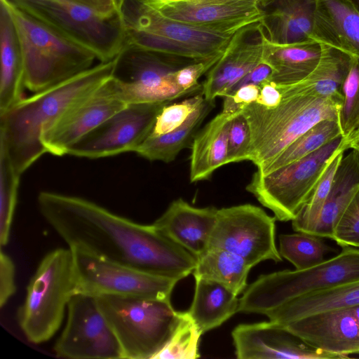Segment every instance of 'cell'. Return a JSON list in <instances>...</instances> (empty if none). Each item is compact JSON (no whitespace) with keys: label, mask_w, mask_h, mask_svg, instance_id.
Instances as JSON below:
<instances>
[{"label":"cell","mask_w":359,"mask_h":359,"mask_svg":"<svg viewBox=\"0 0 359 359\" xmlns=\"http://www.w3.org/2000/svg\"><path fill=\"white\" fill-rule=\"evenodd\" d=\"M37 203L69 248L178 280L196 266L195 256L153 224H138L87 199L52 191L40 192Z\"/></svg>","instance_id":"6da1fadb"},{"label":"cell","mask_w":359,"mask_h":359,"mask_svg":"<svg viewBox=\"0 0 359 359\" xmlns=\"http://www.w3.org/2000/svg\"><path fill=\"white\" fill-rule=\"evenodd\" d=\"M116 57L24 97L0 114V148L22 175L43 154V135L70 109L114 74Z\"/></svg>","instance_id":"7a4b0ae2"},{"label":"cell","mask_w":359,"mask_h":359,"mask_svg":"<svg viewBox=\"0 0 359 359\" xmlns=\"http://www.w3.org/2000/svg\"><path fill=\"white\" fill-rule=\"evenodd\" d=\"M120 13L126 44L188 60L222 56L236 33L175 20L142 0H125Z\"/></svg>","instance_id":"3957f363"},{"label":"cell","mask_w":359,"mask_h":359,"mask_svg":"<svg viewBox=\"0 0 359 359\" xmlns=\"http://www.w3.org/2000/svg\"><path fill=\"white\" fill-rule=\"evenodd\" d=\"M341 104L332 98L285 95L275 107L246 106L242 113L250 131L247 161L263 168L317 123L338 119Z\"/></svg>","instance_id":"277c9868"},{"label":"cell","mask_w":359,"mask_h":359,"mask_svg":"<svg viewBox=\"0 0 359 359\" xmlns=\"http://www.w3.org/2000/svg\"><path fill=\"white\" fill-rule=\"evenodd\" d=\"M13 21L22 53L25 86L36 93L89 68L96 59L90 51L57 34L9 0H0Z\"/></svg>","instance_id":"5b68a950"},{"label":"cell","mask_w":359,"mask_h":359,"mask_svg":"<svg viewBox=\"0 0 359 359\" xmlns=\"http://www.w3.org/2000/svg\"><path fill=\"white\" fill-rule=\"evenodd\" d=\"M77 294L74 258L70 248H57L39 262L27 287L17 319L28 341L41 344L59 330L65 309Z\"/></svg>","instance_id":"8992f818"},{"label":"cell","mask_w":359,"mask_h":359,"mask_svg":"<svg viewBox=\"0 0 359 359\" xmlns=\"http://www.w3.org/2000/svg\"><path fill=\"white\" fill-rule=\"evenodd\" d=\"M98 306L114 331L124 359H154L180 319L170 300L100 295Z\"/></svg>","instance_id":"52a82bcc"},{"label":"cell","mask_w":359,"mask_h":359,"mask_svg":"<svg viewBox=\"0 0 359 359\" xmlns=\"http://www.w3.org/2000/svg\"><path fill=\"white\" fill-rule=\"evenodd\" d=\"M359 280V248L344 247L337 256L303 270L261 275L239 299V312L264 315L303 294Z\"/></svg>","instance_id":"ba28073f"},{"label":"cell","mask_w":359,"mask_h":359,"mask_svg":"<svg viewBox=\"0 0 359 359\" xmlns=\"http://www.w3.org/2000/svg\"><path fill=\"white\" fill-rule=\"evenodd\" d=\"M11 2L65 39L90 51L100 62L114 59L126 44V27L121 13L104 18L72 0Z\"/></svg>","instance_id":"9c48e42d"},{"label":"cell","mask_w":359,"mask_h":359,"mask_svg":"<svg viewBox=\"0 0 359 359\" xmlns=\"http://www.w3.org/2000/svg\"><path fill=\"white\" fill-rule=\"evenodd\" d=\"M345 142L341 135L306 156L266 175L256 171L246 190L271 210L276 219L292 221L310 196L331 157Z\"/></svg>","instance_id":"30bf717a"},{"label":"cell","mask_w":359,"mask_h":359,"mask_svg":"<svg viewBox=\"0 0 359 359\" xmlns=\"http://www.w3.org/2000/svg\"><path fill=\"white\" fill-rule=\"evenodd\" d=\"M193 62L125 44L116 57L115 92L126 104L172 102L194 95L181 89L175 72Z\"/></svg>","instance_id":"8fae6325"},{"label":"cell","mask_w":359,"mask_h":359,"mask_svg":"<svg viewBox=\"0 0 359 359\" xmlns=\"http://www.w3.org/2000/svg\"><path fill=\"white\" fill-rule=\"evenodd\" d=\"M71 250L77 293L95 297L117 295L170 300L172 292L179 281L109 261L79 249Z\"/></svg>","instance_id":"7c38bea8"},{"label":"cell","mask_w":359,"mask_h":359,"mask_svg":"<svg viewBox=\"0 0 359 359\" xmlns=\"http://www.w3.org/2000/svg\"><path fill=\"white\" fill-rule=\"evenodd\" d=\"M275 221V217L252 204L218 209L209 248L236 254L252 266L264 260L281 262Z\"/></svg>","instance_id":"4fadbf2b"},{"label":"cell","mask_w":359,"mask_h":359,"mask_svg":"<svg viewBox=\"0 0 359 359\" xmlns=\"http://www.w3.org/2000/svg\"><path fill=\"white\" fill-rule=\"evenodd\" d=\"M54 351L72 359H123L120 344L101 311L96 297L74 294L67 306V320Z\"/></svg>","instance_id":"5bb4252c"},{"label":"cell","mask_w":359,"mask_h":359,"mask_svg":"<svg viewBox=\"0 0 359 359\" xmlns=\"http://www.w3.org/2000/svg\"><path fill=\"white\" fill-rule=\"evenodd\" d=\"M169 102L128 104L75 144L68 155L99 158L135 152L151 134L161 110Z\"/></svg>","instance_id":"9a60e30c"},{"label":"cell","mask_w":359,"mask_h":359,"mask_svg":"<svg viewBox=\"0 0 359 359\" xmlns=\"http://www.w3.org/2000/svg\"><path fill=\"white\" fill-rule=\"evenodd\" d=\"M127 104L117 96L113 78L70 109L42 137L47 153L62 156L104 121Z\"/></svg>","instance_id":"2e32d148"},{"label":"cell","mask_w":359,"mask_h":359,"mask_svg":"<svg viewBox=\"0 0 359 359\" xmlns=\"http://www.w3.org/2000/svg\"><path fill=\"white\" fill-rule=\"evenodd\" d=\"M239 359H336L339 355L316 349L284 326L269 322L240 324L232 331Z\"/></svg>","instance_id":"e0dca14e"},{"label":"cell","mask_w":359,"mask_h":359,"mask_svg":"<svg viewBox=\"0 0 359 359\" xmlns=\"http://www.w3.org/2000/svg\"><path fill=\"white\" fill-rule=\"evenodd\" d=\"M147 4L175 20L231 32L259 22L263 17L259 0H178Z\"/></svg>","instance_id":"ac0fdd59"},{"label":"cell","mask_w":359,"mask_h":359,"mask_svg":"<svg viewBox=\"0 0 359 359\" xmlns=\"http://www.w3.org/2000/svg\"><path fill=\"white\" fill-rule=\"evenodd\" d=\"M283 326L310 346L341 358L359 351V304L312 314Z\"/></svg>","instance_id":"d6986e66"},{"label":"cell","mask_w":359,"mask_h":359,"mask_svg":"<svg viewBox=\"0 0 359 359\" xmlns=\"http://www.w3.org/2000/svg\"><path fill=\"white\" fill-rule=\"evenodd\" d=\"M264 31L261 21L245 26L233 36L225 51L207 72L202 93L208 101L225 96L262 62Z\"/></svg>","instance_id":"ffe728a7"},{"label":"cell","mask_w":359,"mask_h":359,"mask_svg":"<svg viewBox=\"0 0 359 359\" xmlns=\"http://www.w3.org/2000/svg\"><path fill=\"white\" fill-rule=\"evenodd\" d=\"M218 209L196 208L182 198L173 201L154 226L198 258L209 248Z\"/></svg>","instance_id":"44dd1931"},{"label":"cell","mask_w":359,"mask_h":359,"mask_svg":"<svg viewBox=\"0 0 359 359\" xmlns=\"http://www.w3.org/2000/svg\"><path fill=\"white\" fill-rule=\"evenodd\" d=\"M311 39L359 58V10L352 0H316Z\"/></svg>","instance_id":"7402d4cb"},{"label":"cell","mask_w":359,"mask_h":359,"mask_svg":"<svg viewBox=\"0 0 359 359\" xmlns=\"http://www.w3.org/2000/svg\"><path fill=\"white\" fill-rule=\"evenodd\" d=\"M316 0H274L262 8L266 39L276 44L311 40Z\"/></svg>","instance_id":"603a6c76"},{"label":"cell","mask_w":359,"mask_h":359,"mask_svg":"<svg viewBox=\"0 0 359 359\" xmlns=\"http://www.w3.org/2000/svg\"><path fill=\"white\" fill-rule=\"evenodd\" d=\"M238 112L221 111L198 130L190 147L191 182L209 179L217 168L229 163V125Z\"/></svg>","instance_id":"cb8c5ba5"},{"label":"cell","mask_w":359,"mask_h":359,"mask_svg":"<svg viewBox=\"0 0 359 359\" xmlns=\"http://www.w3.org/2000/svg\"><path fill=\"white\" fill-rule=\"evenodd\" d=\"M25 72L13 21L0 1V114L23 99Z\"/></svg>","instance_id":"d4e9b609"},{"label":"cell","mask_w":359,"mask_h":359,"mask_svg":"<svg viewBox=\"0 0 359 359\" xmlns=\"http://www.w3.org/2000/svg\"><path fill=\"white\" fill-rule=\"evenodd\" d=\"M321 53V44L315 40L276 44L264 33L262 61L273 69L269 81L278 85H292L304 79L318 65Z\"/></svg>","instance_id":"484cf974"},{"label":"cell","mask_w":359,"mask_h":359,"mask_svg":"<svg viewBox=\"0 0 359 359\" xmlns=\"http://www.w3.org/2000/svg\"><path fill=\"white\" fill-rule=\"evenodd\" d=\"M359 304V280L307 293L269 311L264 315L280 325L330 310Z\"/></svg>","instance_id":"4316f807"},{"label":"cell","mask_w":359,"mask_h":359,"mask_svg":"<svg viewBox=\"0 0 359 359\" xmlns=\"http://www.w3.org/2000/svg\"><path fill=\"white\" fill-rule=\"evenodd\" d=\"M320 44L322 53L316 67L298 83L278 85L283 95H304L342 102L341 86L349 69L351 56L334 48Z\"/></svg>","instance_id":"83f0119b"},{"label":"cell","mask_w":359,"mask_h":359,"mask_svg":"<svg viewBox=\"0 0 359 359\" xmlns=\"http://www.w3.org/2000/svg\"><path fill=\"white\" fill-rule=\"evenodd\" d=\"M359 188V153L351 149L341 159L311 234L332 239L344 210Z\"/></svg>","instance_id":"f1b7e54d"},{"label":"cell","mask_w":359,"mask_h":359,"mask_svg":"<svg viewBox=\"0 0 359 359\" xmlns=\"http://www.w3.org/2000/svg\"><path fill=\"white\" fill-rule=\"evenodd\" d=\"M195 280L194 295L187 312L203 334L238 312L239 299L220 283L201 278Z\"/></svg>","instance_id":"f546056e"},{"label":"cell","mask_w":359,"mask_h":359,"mask_svg":"<svg viewBox=\"0 0 359 359\" xmlns=\"http://www.w3.org/2000/svg\"><path fill=\"white\" fill-rule=\"evenodd\" d=\"M252 266L241 256L218 248H209L197 258L194 278L215 281L238 295L248 287Z\"/></svg>","instance_id":"4dcf8cb0"},{"label":"cell","mask_w":359,"mask_h":359,"mask_svg":"<svg viewBox=\"0 0 359 359\" xmlns=\"http://www.w3.org/2000/svg\"><path fill=\"white\" fill-rule=\"evenodd\" d=\"M214 107L215 101L206 100L181 127L163 135L149 136L135 152L149 161H174L182 149L191 147L203 120Z\"/></svg>","instance_id":"1f68e13d"},{"label":"cell","mask_w":359,"mask_h":359,"mask_svg":"<svg viewBox=\"0 0 359 359\" xmlns=\"http://www.w3.org/2000/svg\"><path fill=\"white\" fill-rule=\"evenodd\" d=\"M342 135L338 119L323 120L303 133L271 162L257 172L266 175L302 158Z\"/></svg>","instance_id":"d6a6232c"},{"label":"cell","mask_w":359,"mask_h":359,"mask_svg":"<svg viewBox=\"0 0 359 359\" xmlns=\"http://www.w3.org/2000/svg\"><path fill=\"white\" fill-rule=\"evenodd\" d=\"M347 149L345 142L330 159L310 196L292 220L294 231L312 233L330 192L334 174Z\"/></svg>","instance_id":"836d02e7"},{"label":"cell","mask_w":359,"mask_h":359,"mask_svg":"<svg viewBox=\"0 0 359 359\" xmlns=\"http://www.w3.org/2000/svg\"><path fill=\"white\" fill-rule=\"evenodd\" d=\"M323 238L304 232L280 234L279 252L297 270L306 269L322 263L325 254L335 251Z\"/></svg>","instance_id":"e575fe53"},{"label":"cell","mask_w":359,"mask_h":359,"mask_svg":"<svg viewBox=\"0 0 359 359\" xmlns=\"http://www.w3.org/2000/svg\"><path fill=\"white\" fill-rule=\"evenodd\" d=\"M202 332L187 311L180 312L178 323L165 346L154 359H196Z\"/></svg>","instance_id":"d590c367"},{"label":"cell","mask_w":359,"mask_h":359,"mask_svg":"<svg viewBox=\"0 0 359 359\" xmlns=\"http://www.w3.org/2000/svg\"><path fill=\"white\" fill-rule=\"evenodd\" d=\"M20 175L14 170L6 151L0 148V244L9 241L17 204Z\"/></svg>","instance_id":"8d00e7d4"},{"label":"cell","mask_w":359,"mask_h":359,"mask_svg":"<svg viewBox=\"0 0 359 359\" xmlns=\"http://www.w3.org/2000/svg\"><path fill=\"white\" fill-rule=\"evenodd\" d=\"M342 102L338 120L341 134L348 140L359 131V58L351 57L348 74L341 86Z\"/></svg>","instance_id":"74e56055"},{"label":"cell","mask_w":359,"mask_h":359,"mask_svg":"<svg viewBox=\"0 0 359 359\" xmlns=\"http://www.w3.org/2000/svg\"><path fill=\"white\" fill-rule=\"evenodd\" d=\"M205 101L201 92L179 102L168 103L158 114L149 136L163 135L181 127Z\"/></svg>","instance_id":"f35d334b"},{"label":"cell","mask_w":359,"mask_h":359,"mask_svg":"<svg viewBox=\"0 0 359 359\" xmlns=\"http://www.w3.org/2000/svg\"><path fill=\"white\" fill-rule=\"evenodd\" d=\"M332 240L342 248H359V188L338 222Z\"/></svg>","instance_id":"ab89813d"},{"label":"cell","mask_w":359,"mask_h":359,"mask_svg":"<svg viewBox=\"0 0 359 359\" xmlns=\"http://www.w3.org/2000/svg\"><path fill=\"white\" fill-rule=\"evenodd\" d=\"M250 144L249 125L241 111L234 116L229 125V163L247 161Z\"/></svg>","instance_id":"60d3db41"},{"label":"cell","mask_w":359,"mask_h":359,"mask_svg":"<svg viewBox=\"0 0 359 359\" xmlns=\"http://www.w3.org/2000/svg\"><path fill=\"white\" fill-rule=\"evenodd\" d=\"M220 57L193 61L182 66L174 74L176 84L183 90L193 95L202 92L203 85L198 83L199 78L208 72Z\"/></svg>","instance_id":"b9f144b4"},{"label":"cell","mask_w":359,"mask_h":359,"mask_svg":"<svg viewBox=\"0 0 359 359\" xmlns=\"http://www.w3.org/2000/svg\"><path fill=\"white\" fill-rule=\"evenodd\" d=\"M259 93V85L250 84L242 86L224 96L222 111L233 114L241 111L246 106L255 102Z\"/></svg>","instance_id":"7bdbcfd3"},{"label":"cell","mask_w":359,"mask_h":359,"mask_svg":"<svg viewBox=\"0 0 359 359\" xmlns=\"http://www.w3.org/2000/svg\"><path fill=\"white\" fill-rule=\"evenodd\" d=\"M15 267L11 258L0 252V306L3 308L15 293Z\"/></svg>","instance_id":"ee69618b"},{"label":"cell","mask_w":359,"mask_h":359,"mask_svg":"<svg viewBox=\"0 0 359 359\" xmlns=\"http://www.w3.org/2000/svg\"><path fill=\"white\" fill-rule=\"evenodd\" d=\"M283 98V94L279 86L271 81L266 80L259 85V93L256 104L266 108L277 106Z\"/></svg>","instance_id":"f6af8a7d"},{"label":"cell","mask_w":359,"mask_h":359,"mask_svg":"<svg viewBox=\"0 0 359 359\" xmlns=\"http://www.w3.org/2000/svg\"><path fill=\"white\" fill-rule=\"evenodd\" d=\"M272 72V68L267 63L262 61L239 81L226 95L246 85H260L264 81L269 80Z\"/></svg>","instance_id":"bcb514c9"},{"label":"cell","mask_w":359,"mask_h":359,"mask_svg":"<svg viewBox=\"0 0 359 359\" xmlns=\"http://www.w3.org/2000/svg\"><path fill=\"white\" fill-rule=\"evenodd\" d=\"M85 6L100 16L109 18L120 13L116 0H72Z\"/></svg>","instance_id":"7dc6e473"},{"label":"cell","mask_w":359,"mask_h":359,"mask_svg":"<svg viewBox=\"0 0 359 359\" xmlns=\"http://www.w3.org/2000/svg\"><path fill=\"white\" fill-rule=\"evenodd\" d=\"M348 149H355L359 153V131L346 140Z\"/></svg>","instance_id":"c3c4849f"},{"label":"cell","mask_w":359,"mask_h":359,"mask_svg":"<svg viewBox=\"0 0 359 359\" xmlns=\"http://www.w3.org/2000/svg\"><path fill=\"white\" fill-rule=\"evenodd\" d=\"M147 3L149 4H163V3H168L172 1H175L178 0H142Z\"/></svg>","instance_id":"681fc988"},{"label":"cell","mask_w":359,"mask_h":359,"mask_svg":"<svg viewBox=\"0 0 359 359\" xmlns=\"http://www.w3.org/2000/svg\"><path fill=\"white\" fill-rule=\"evenodd\" d=\"M273 1L274 0H259L260 6L262 8H264Z\"/></svg>","instance_id":"f907efd6"},{"label":"cell","mask_w":359,"mask_h":359,"mask_svg":"<svg viewBox=\"0 0 359 359\" xmlns=\"http://www.w3.org/2000/svg\"><path fill=\"white\" fill-rule=\"evenodd\" d=\"M124 1L125 0H116L119 11H120V8H121L123 3L124 2Z\"/></svg>","instance_id":"816d5d0a"},{"label":"cell","mask_w":359,"mask_h":359,"mask_svg":"<svg viewBox=\"0 0 359 359\" xmlns=\"http://www.w3.org/2000/svg\"><path fill=\"white\" fill-rule=\"evenodd\" d=\"M352 1L354 3V4L359 10V0H352Z\"/></svg>","instance_id":"f5cc1de1"},{"label":"cell","mask_w":359,"mask_h":359,"mask_svg":"<svg viewBox=\"0 0 359 359\" xmlns=\"http://www.w3.org/2000/svg\"><path fill=\"white\" fill-rule=\"evenodd\" d=\"M11 1H25V0H9ZM39 1H46V0H39Z\"/></svg>","instance_id":"db71d44e"},{"label":"cell","mask_w":359,"mask_h":359,"mask_svg":"<svg viewBox=\"0 0 359 359\" xmlns=\"http://www.w3.org/2000/svg\"><path fill=\"white\" fill-rule=\"evenodd\" d=\"M355 354H358V355H359V351H358V352H357V353H356Z\"/></svg>","instance_id":"11a10c76"}]
</instances>
